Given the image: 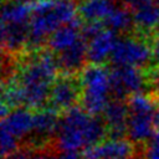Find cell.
<instances>
[{
    "instance_id": "1",
    "label": "cell",
    "mask_w": 159,
    "mask_h": 159,
    "mask_svg": "<svg viewBox=\"0 0 159 159\" xmlns=\"http://www.w3.org/2000/svg\"><path fill=\"white\" fill-rule=\"evenodd\" d=\"M57 58L52 52L36 50L30 55L14 75L22 94L24 106L27 108H43L50 101L51 86L57 78Z\"/></svg>"
},
{
    "instance_id": "2",
    "label": "cell",
    "mask_w": 159,
    "mask_h": 159,
    "mask_svg": "<svg viewBox=\"0 0 159 159\" xmlns=\"http://www.w3.org/2000/svg\"><path fill=\"white\" fill-rule=\"evenodd\" d=\"M107 135L104 120L83 108L73 107L61 117L57 145L62 152H78L101 143Z\"/></svg>"
},
{
    "instance_id": "3",
    "label": "cell",
    "mask_w": 159,
    "mask_h": 159,
    "mask_svg": "<svg viewBox=\"0 0 159 159\" xmlns=\"http://www.w3.org/2000/svg\"><path fill=\"white\" fill-rule=\"evenodd\" d=\"M76 0H39L30 20L29 47L40 50L42 43L61 26L80 22Z\"/></svg>"
},
{
    "instance_id": "4",
    "label": "cell",
    "mask_w": 159,
    "mask_h": 159,
    "mask_svg": "<svg viewBox=\"0 0 159 159\" xmlns=\"http://www.w3.org/2000/svg\"><path fill=\"white\" fill-rule=\"evenodd\" d=\"M82 83V107L92 116L103 113L111 93L109 72L102 65H88L80 72Z\"/></svg>"
},
{
    "instance_id": "5",
    "label": "cell",
    "mask_w": 159,
    "mask_h": 159,
    "mask_svg": "<svg viewBox=\"0 0 159 159\" xmlns=\"http://www.w3.org/2000/svg\"><path fill=\"white\" fill-rule=\"evenodd\" d=\"M153 56V47L149 46L147 37L124 36L117 40L113 52L109 57L114 66L145 67Z\"/></svg>"
},
{
    "instance_id": "6",
    "label": "cell",
    "mask_w": 159,
    "mask_h": 159,
    "mask_svg": "<svg viewBox=\"0 0 159 159\" xmlns=\"http://www.w3.org/2000/svg\"><path fill=\"white\" fill-rule=\"evenodd\" d=\"M82 99V83L80 75L62 73L51 86L50 104L57 112H66Z\"/></svg>"
},
{
    "instance_id": "7",
    "label": "cell",
    "mask_w": 159,
    "mask_h": 159,
    "mask_svg": "<svg viewBox=\"0 0 159 159\" xmlns=\"http://www.w3.org/2000/svg\"><path fill=\"white\" fill-rule=\"evenodd\" d=\"M111 93L117 99H123L128 94L140 93L147 83L145 72L132 66H114L109 72Z\"/></svg>"
},
{
    "instance_id": "8",
    "label": "cell",
    "mask_w": 159,
    "mask_h": 159,
    "mask_svg": "<svg viewBox=\"0 0 159 159\" xmlns=\"http://www.w3.org/2000/svg\"><path fill=\"white\" fill-rule=\"evenodd\" d=\"M134 154V145L132 142L120 138L102 140L83 150V159H122L130 158Z\"/></svg>"
},
{
    "instance_id": "9",
    "label": "cell",
    "mask_w": 159,
    "mask_h": 159,
    "mask_svg": "<svg viewBox=\"0 0 159 159\" xmlns=\"http://www.w3.org/2000/svg\"><path fill=\"white\" fill-rule=\"evenodd\" d=\"M60 114L53 108H42L34 114V139L32 145L41 149L43 143H48L50 138L57 134L60 128Z\"/></svg>"
},
{
    "instance_id": "10",
    "label": "cell",
    "mask_w": 159,
    "mask_h": 159,
    "mask_svg": "<svg viewBox=\"0 0 159 159\" xmlns=\"http://www.w3.org/2000/svg\"><path fill=\"white\" fill-rule=\"evenodd\" d=\"M129 118L128 104L123 99H112L103 111V120L107 127V134L113 139H120L127 134V123Z\"/></svg>"
},
{
    "instance_id": "11",
    "label": "cell",
    "mask_w": 159,
    "mask_h": 159,
    "mask_svg": "<svg viewBox=\"0 0 159 159\" xmlns=\"http://www.w3.org/2000/svg\"><path fill=\"white\" fill-rule=\"evenodd\" d=\"M30 22H1V46L5 53H19L29 45Z\"/></svg>"
},
{
    "instance_id": "12",
    "label": "cell",
    "mask_w": 159,
    "mask_h": 159,
    "mask_svg": "<svg viewBox=\"0 0 159 159\" xmlns=\"http://www.w3.org/2000/svg\"><path fill=\"white\" fill-rule=\"evenodd\" d=\"M117 40L114 31L109 29L102 30L87 42V61L93 65H102L108 57H111Z\"/></svg>"
},
{
    "instance_id": "13",
    "label": "cell",
    "mask_w": 159,
    "mask_h": 159,
    "mask_svg": "<svg viewBox=\"0 0 159 159\" xmlns=\"http://www.w3.org/2000/svg\"><path fill=\"white\" fill-rule=\"evenodd\" d=\"M87 40H84L82 36L81 39L70 48L62 51L58 53L57 63L58 68L62 71V73L67 75H76L81 72V68H84L83 65L87 60Z\"/></svg>"
},
{
    "instance_id": "14",
    "label": "cell",
    "mask_w": 159,
    "mask_h": 159,
    "mask_svg": "<svg viewBox=\"0 0 159 159\" xmlns=\"http://www.w3.org/2000/svg\"><path fill=\"white\" fill-rule=\"evenodd\" d=\"M34 114L24 107L12 109L5 118H1V129L9 132L17 139H22L32 133Z\"/></svg>"
},
{
    "instance_id": "15",
    "label": "cell",
    "mask_w": 159,
    "mask_h": 159,
    "mask_svg": "<svg viewBox=\"0 0 159 159\" xmlns=\"http://www.w3.org/2000/svg\"><path fill=\"white\" fill-rule=\"evenodd\" d=\"M154 114H129L127 123V135L133 143L149 142L154 135Z\"/></svg>"
},
{
    "instance_id": "16",
    "label": "cell",
    "mask_w": 159,
    "mask_h": 159,
    "mask_svg": "<svg viewBox=\"0 0 159 159\" xmlns=\"http://www.w3.org/2000/svg\"><path fill=\"white\" fill-rule=\"evenodd\" d=\"M78 27H80V22L68 24L58 27L47 40L50 51L60 53L73 46L82 36L81 31L78 32Z\"/></svg>"
},
{
    "instance_id": "17",
    "label": "cell",
    "mask_w": 159,
    "mask_h": 159,
    "mask_svg": "<svg viewBox=\"0 0 159 159\" xmlns=\"http://www.w3.org/2000/svg\"><path fill=\"white\" fill-rule=\"evenodd\" d=\"M116 9L113 0H83L78 5V15L87 22L104 21Z\"/></svg>"
},
{
    "instance_id": "18",
    "label": "cell",
    "mask_w": 159,
    "mask_h": 159,
    "mask_svg": "<svg viewBox=\"0 0 159 159\" xmlns=\"http://www.w3.org/2000/svg\"><path fill=\"white\" fill-rule=\"evenodd\" d=\"M133 19L134 25L139 29L140 32H154L159 26V6L154 1H149L134 10Z\"/></svg>"
},
{
    "instance_id": "19",
    "label": "cell",
    "mask_w": 159,
    "mask_h": 159,
    "mask_svg": "<svg viewBox=\"0 0 159 159\" xmlns=\"http://www.w3.org/2000/svg\"><path fill=\"white\" fill-rule=\"evenodd\" d=\"M104 27L114 32H128L134 27V19L130 10L125 6L117 7L109 14V16L103 21Z\"/></svg>"
},
{
    "instance_id": "20",
    "label": "cell",
    "mask_w": 159,
    "mask_h": 159,
    "mask_svg": "<svg viewBox=\"0 0 159 159\" xmlns=\"http://www.w3.org/2000/svg\"><path fill=\"white\" fill-rule=\"evenodd\" d=\"M129 114H154L155 102L154 99L144 93L132 94L127 102Z\"/></svg>"
},
{
    "instance_id": "21",
    "label": "cell",
    "mask_w": 159,
    "mask_h": 159,
    "mask_svg": "<svg viewBox=\"0 0 159 159\" xmlns=\"http://www.w3.org/2000/svg\"><path fill=\"white\" fill-rule=\"evenodd\" d=\"M19 150V139L10 134L9 132L1 129V155L6 158L7 155Z\"/></svg>"
},
{
    "instance_id": "22",
    "label": "cell",
    "mask_w": 159,
    "mask_h": 159,
    "mask_svg": "<svg viewBox=\"0 0 159 159\" xmlns=\"http://www.w3.org/2000/svg\"><path fill=\"white\" fill-rule=\"evenodd\" d=\"M144 159H159V133L148 142Z\"/></svg>"
},
{
    "instance_id": "23",
    "label": "cell",
    "mask_w": 159,
    "mask_h": 159,
    "mask_svg": "<svg viewBox=\"0 0 159 159\" xmlns=\"http://www.w3.org/2000/svg\"><path fill=\"white\" fill-rule=\"evenodd\" d=\"M24 159H58L55 155L50 154V153H40V150H34L30 148V152L26 154V157Z\"/></svg>"
},
{
    "instance_id": "24",
    "label": "cell",
    "mask_w": 159,
    "mask_h": 159,
    "mask_svg": "<svg viewBox=\"0 0 159 159\" xmlns=\"http://www.w3.org/2000/svg\"><path fill=\"white\" fill-rule=\"evenodd\" d=\"M125 7H128V9H132L133 11L135 10V9H138L139 6H142V5H144V4H147V2H149V1H153V0H119Z\"/></svg>"
},
{
    "instance_id": "25",
    "label": "cell",
    "mask_w": 159,
    "mask_h": 159,
    "mask_svg": "<svg viewBox=\"0 0 159 159\" xmlns=\"http://www.w3.org/2000/svg\"><path fill=\"white\" fill-rule=\"evenodd\" d=\"M153 122H154L155 130H158V132H159V109H157V111H155L154 117H153Z\"/></svg>"
},
{
    "instance_id": "26",
    "label": "cell",
    "mask_w": 159,
    "mask_h": 159,
    "mask_svg": "<svg viewBox=\"0 0 159 159\" xmlns=\"http://www.w3.org/2000/svg\"><path fill=\"white\" fill-rule=\"evenodd\" d=\"M14 1H17V2H21V4H30V2H36L39 0H14Z\"/></svg>"
},
{
    "instance_id": "27",
    "label": "cell",
    "mask_w": 159,
    "mask_h": 159,
    "mask_svg": "<svg viewBox=\"0 0 159 159\" xmlns=\"http://www.w3.org/2000/svg\"><path fill=\"white\" fill-rule=\"evenodd\" d=\"M122 159H137L135 157H130V158H122Z\"/></svg>"
},
{
    "instance_id": "28",
    "label": "cell",
    "mask_w": 159,
    "mask_h": 159,
    "mask_svg": "<svg viewBox=\"0 0 159 159\" xmlns=\"http://www.w3.org/2000/svg\"><path fill=\"white\" fill-rule=\"evenodd\" d=\"M155 4H157V5L159 6V0H155Z\"/></svg>"
},
{
    "instance_id": "29",
    "label": "cell",
    "mask_w": 159,
    "mask_h": 159,
    "mask_svg": "<svg viewBox=\"0 0 159 159\" xmlns=\"http://www.w3.org/2000/svg\"><path fill=\"white\" fill-rule=\"evenodd\" d=\"M157 61H158V63H159V58H157Z\"/></svg>"
}]
</instances>
